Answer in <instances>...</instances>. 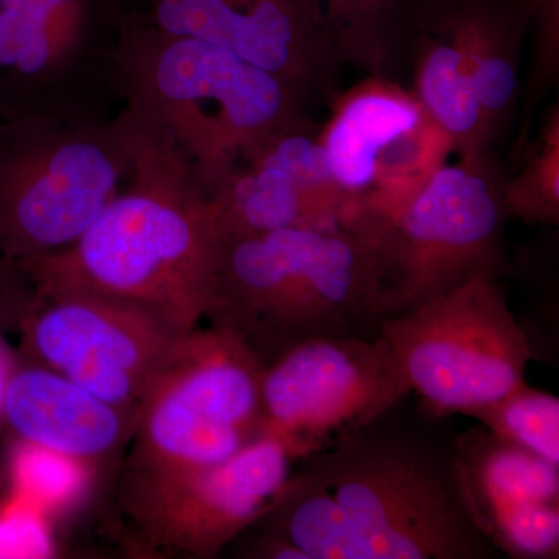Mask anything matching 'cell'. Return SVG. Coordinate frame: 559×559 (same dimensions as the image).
<instances>
[{"label": "cell", "mask_w": 559, "mask_h": 559, "mask_svg": "<svg viewBox=\"0 0 559 559\" xmlns=\"http://www.w3.org/2000/svg\"><path fill=\"white\" fill-rule=\"evenodd\" d=\"M381 419L297 460L253 527L307 559L498 557L471 520L452 448Z\"/></svg>", "instance_id": "cell-1"}, {"label": "cell", "mask_w": 559, "mask_h": 559, "mask_svg": "<svg viewBox=\"0 0 559 559\" xmlns=\"http://www.w3.org/2000/svg\"><path fill=\"white\" fill-rule=\"evenodd\" d=\"M121 146L131 183L90 229L49 255L25 261L43 289H75L151 308L182 333L207 314L221 260L212 198L186 154L135 112Z\"/></svg>", "instance_id": "cell-2"}, {"label": "cell", "mask_w": 559, "mask_h": 559, "mask_svg": "<svg viewBox=\"0 0 559 559\" xmlns=\"http://www.w3.org/2000/svg\"><path fill=\"white\" fill-rule=\"evenodd\" d=\"M205 318L261 366L322 337H377L384 283L377 252L345 226L294 227L223 242Z\"/></svg>", "instance_id": "cell-3"}, {"label": "cell", "mask_w": 559, "mask_h": 559, "mask_svg": "<svg viewBox=\"0 0 559 559\" xmlns=\"http://www.w3.org/2000/svg\"><path fill=\"white\" fill-rule=\"evenodd\" d=\"M139 50L138 112L170 135L209 194L272 135L311 124L299 92L230 51L159 31Z\"/></svg>", "instance_id": "cell-4"}, {"label": "cell", "mask_w": 559, "mask_h": 559, "mask_svg": "<svg viewBox=\"0 0 559 559\" xmlns=\"http://www.w3.org/2000/svg\"><path fill=\"white\" fill-rule=\"evenodd\" d=\"M502 182L491 157L441 165L406 202L362 216L355 231L382 267L384 314H401L476 275L502 278L507 263Z\"/></svg>", "instance_id": "cell-5"}, {"label": "cell", "mask_w": 559, "mask_h": 559, "mask_svg": "<svg viewBox=\"0 0 559 559\" xmlns=\"http://www.w3.org/2000/svg\"><path fill=\"white\" fill-rule=\"evenodd\" d=\"M263 369L226 331L183 334L140 404L128 469L204 468L259 439Z\"/></svg>", "instance_id": "cell-6"}, {"label": "cell", "mask_w": 559, "mask_h": 559, "mask_svg": "<svg viewBox=\"0 0 559 559\" xmlns=\"http://www.w3.org/2000/svg\"><path fill=\"white\" fill-rule=\"evenodd\" d=\"M411 392L433 417L488 406L525 381L533 356L500 278L480 274L382 320Z\"/></svg>", "instance_id": "cell-7"}, {"label": "cell", "mask_w": 559, "mask_h": 559, "mask_svg": "<svg viewBox=\"0 0 559 559\" xmlns=\"http://www.w3.org/2000/svg\"><path fill=\"white\" fill-rule=\"evenodd\" d=\"M409 393L400 360L380 334L304 342L263 369L264 432L300 460L388 417Z\"/></svg>", "instance_id": "cell-8"}, {"label": "cell", "mask_w": 559, "mask_h": 559, "mask_svg": "<svg viewBox=\"0 0 559 559\" xmlns=\"http://www.w3.org/2000/svg\"><path fill=\"white\" fill-rule=\"evenodd\" d=\"M297 457L272 433L204 468L127 469L121 506L150 547L215 558L271 510Z\"/></svg>", "instance_id": "cell-9"}, {"label": "cell", "mask_w": 559, "mask_h": 559, "mask_svg": "<svg viewBox=\"0 0 559 559\" xmlns=\"http://www.w3.org/2000/svg\"><path fill=\"white\" fill-rule=\"evenodd\" d=\"M38 293L27 331L40 366L116 407L135 426L151 381L187 333L134 301L75 289Z\"/></svg>", "instance_id": "cell-10"}, {"label": "cell", "mask_w": 559, "mask_h": 559, "mask_svg": "<svg viewBox=\"0 0 559 559\" xmlns=\"http://www.w3.org/2000/svg\"><path fill=\"white\" fill-rule=\"evenodd\" d=\"M318 135L353 221L400 207L454 153L414 92L388 76L342 92Z\"/></svg>", "instance_id": "cell-11"}, {"label": "cell", "mask_w": 559, "mask_h": 559, "mask_svg": "<svg viewBox=\"0 0 559 559\" xmlns=\"http://www.w3.org/2000/svg\"><path fill=\"white\" fill-rule=\"evenodd\" d=\"M123 160L103 143L69 139L35 146L0 182V237L22 263L79 240L120 191Z\"/></svg>", "instance_id": "cell-12"}, {"label": "cell", "mask_w": 559, "mask_h": 559, "mask_svg": "<svg viewBox=\"0 0 559 559\" xmlns=\"http://www.w3.org/2000/svg\"><path fill=\"white\" fill-rule=\"evenodd\" d=\"M451 448L460 492L489 546L513 559H558L559 466L481 425Z\"/></svg>", "instance_id": "cell-13"}, {"label": "cell", "mask_w": 559, "mask_h": 559, "mask_svg": "<svg viewBox=\"0 0 559 559\" xmlns=\"http://www.w3.org/2000/svg\"><path fill=\"white\" fill-rule=\"evenodd\" d=\"M156 31L237 55L304 95L341 62L305 0H151Z\"/></svg>", "instance_id": "cell-14"}, {"label": "cell", "mask_w": 559, "mask_h": 559, "mask_svg": "<svg viewBox=\"0 0 559 559\" xmlns=\"http://www.w3.org/2000/svg\"><path fill=\"white\" fill-rule=\"evenodd\" d=\"M0 411L22 441L87 466L112 454L134 430L116 407L46 367L7 378Z\"/></svg>", "instance_id": "cell-15"}, {"label": "cell", "mask_w": 559, "mask_h": 559, "mask_svg": "<svg viewBox=\"0 0 559 559\" xmlns=\"http://www.w3.org/2000/svg\"><path fill=\"white\" fill-rule=\"evenodd\" d=\"M415 31L414 94L450 138L462 159L488 156L492 138L477 100L459 0H419Z\"/></svg>", "instance_id": "cell-16"}, {"label": "cell", "mask_w": 559, "mask_h": 559, "mask_svg": "<svg viewBox=\"0 0 559 559\" xmlns=\"http://www.w3.org/2000/svg\"><path fill=\"white\" fill-rule=\"evenodd\" d=\"M210 198L221 242L294 227H348L347 207L260 156L248 157Z\"/></svg>", "instance_id": "cell-17"}, {"label": "cell", "mask_w": 559, "mask_h": 559, "mask_svg": "<svg viewBox=\"0 0 559 559\" xmlns=\"http://www.w3.org/2000/svg\"><path fill=\"white\" fill-rule=\"evenodd\" d=\"M474 90L492 138L510 120L533 0H459Z\"/></svg>", "instance_id": "cell-18"}, {"label": "cell", "mask_w": 559, "mask_h": 559, "mask_svg": "<svg viewBox=\"0 0 559 559\" xmlns=\"http://www.w3.org/2000/svg\"><path fill=\"white\" fill-rule=\"evenodd\" d=\"M86 0H0V69L39 75L75 49Z\"/></svg>", "instance_id": "cell-19"}, {"label": "cell", "mask_w": 559, "mask_h": 559, "mask_svg": "<svg viewBox=\"0 0 559 559\" xmlns=\"http://www.w3.org/2000/svg\"><path fill=\"white\" fill-rule=\"evenodd\" d=\"M340 60L385 76L406 0H305Z\"/></svg>", "instance_id": "cell-20"}, {"label": "cell", "mask_w": 559, "mask_h": 559, "mask_svg": "<svg viewBox=\"0 0 559 559\" xmlns=\"http://www.w3.org/2000/svg\"><path fill=\"white\" fill-rule=\"evenodd\" d=\"M520 171L502 182L507 218L525 224H559V106L544 114L538 135L522 153Z\"/></svg>", "instance_id": "cell-21"}, {"label": "cell", "mask_w": 559, "mask_h": 559, "mask_svg": "<svg viewBox=\"0 0 559 559\" xmlns=\"http://www.w3.org/2000/svg\"><path fill=\"white\" fill-rule=\"evenodd\" d=\"M468 417L500 439L559 466V400L546 390L524 382L509 395L471 412Z\"/></svg>", "instance_id": "cell-22"}, {"label": "cell", "mask_w": 559, "mask_h": 559, "mask_svg": "<svg viewBox=\"0 0 559 559\" xmlns=\"http://www.w3.org/2000/svg\"><path fill=\"white\" fill-rule=\"evenodd\" d=\"M90 466L22 441L11 457L14 498L46 511L68 509L86 491Z\"/></svg>", "instance_id": "cell-23"}, {"label": "cell", "mask_w": 559, "mask_h": 559, "mask_svg": "<svg viewBox=\"0 0 559 559\" xmlns=\"http://www.w3.org/2000/svg\"><path fill=\"white\" fill-rule=\"evenodd\" d=\"M51 554L53 539L43 511L17 498L0 506V559L47 558Z\"/></svg>", "instance_id": "cell-24"}, {"label": "cell", "mask_w": 559, "mask_h": 559, "mask_svg": "<svg viewBox=\"0 0 559 559\" xmlns=\"http://www.w3.org/2000/svg\"><path fill=\"white\" fill-rule=\"evenodd\" d=\"M533 66L530 72L525 120L547 87L557 80L559 69V0H533Z\"/></svg>", "instance_id": "cell-25"}, {"label": "cell", "mask_w": 559, "mask_h": 559, "mask_svg": "<svg viewBox=\"0 0 559 559\" xmlns=\"http://www.w3.org/2000/svg\"><path fill=\"white\" fill-rule=\"evenodd\" d=\"M5 352H3L2 337H0V404H2L3 388H5Z\"/></svg>", "instance_id": "cell-26"}]
</instances>
